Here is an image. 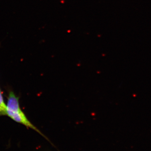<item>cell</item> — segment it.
<instances>
[{
    "mask_svg": "<svg viewBox=\"0 0 151 151\" xmlns=\"http://www.w3.org/2000/svg\"><path fill=\"white\" fill-rule=\"evenodd\" d=\"M7 115L14 121L32 129L38 133L46 139H48L28 119L24 113L20 108L19 98L13 92L9 93L7 104Z\"/></svg>",
    "mask_w": 151,
    "mask_h": 151,
    "instance_id": "obj_1",
    "label": "cell"
},
{
    "mask_svg": "<svg viewBox=\"0 0 151 151\" xmlns=\"http://www.w3.org/2000/svg\"><path fill=\"white\" fill-rule=\"evenodd\" d=\"M7 107L3 98L2 94L0 90V116L7 115Z\"/></svg>",
    "mask_w": 151,
    "mask_h": 151,
    "instance_id": "obj_2",
    "label": "cell"
}]
</instances>
